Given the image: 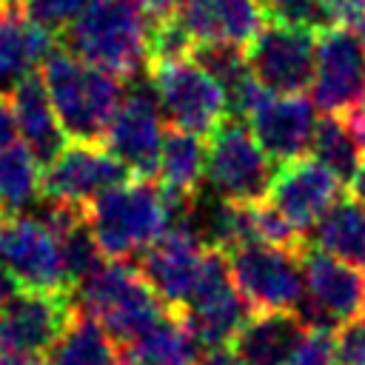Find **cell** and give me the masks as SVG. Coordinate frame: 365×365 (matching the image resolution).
I'll return each instance as SVG.
<instances>
[{"instance_id": "6da1fadb", "label": "cell", "mask_w": 365, "mask_h": 365, "mask_svg": "<svg viewBox=\"0 0 365 365\" xmlns=\"http://www.w3.org/2000/svg\"><path fill=\"white\" fill-rule=\"evenodd\" d=\"M151 17L134 0H88L60 31V43L74 57L131 80L148 57Z\"/></svg>"}, {"instance_id": "7a4b0ae2", "label": "cell", "mask_w": 365, "mask_h": 365, "mask_svg": "<svg viewBox=\"0 0 365 365\" xmlns=\"http://www.w3.org/2000/svg\"><path fill=\"white\" fill-rule=\"evenodd\" d=\"M43 83L51 108L68 140H103L120 100L123 80L74 57L66 48H54L43 60Z\"/></svg>"}, {"instance_id": "3957f363", "label": "cell", "mask_w": 365, "mask_h": 365, "mask_svg": "<svg viewBox=\"0 0 365 365\" xmlns=\"http://www.w3.org/2000/svg\"><path fill=\"white\" fill-rule=\"evenodd\" d=\"M86 214L103 254L114 259L140 254L174 222L171 202L151 177H131L97 194Z\"/></svg>"}, {"instance_id": "277c9868", "label": "cell", "mask_w": 365, "mask_h": 365, "mask_svg": "<svg viewBox=\"0 0 365 365\" xmlns=\"http://www.w3.org/2000/svg\"><path fill=\"white\" fill-rule=\"evenodd\" d=\"M80 305L117 345L145 334L168 308L134 262L114 257L80 282Z\"/></svg>"}, {"instance_id": "5b68a950", "label": "cell", "mask_w": 365, "mask_h": 365, "mask_svg": "<svg viewBox=\"0 0 365 365\" xmlns=\"http://www.w3.org/2000/svg\"><path fill=\"white\" fill-rule=\"evenodd\" d=\"M274 171L277 168L271 157L259 148V143L254 140L242 117L228 114L208 134L205 180L220 197L237 200V202L262 200Z\"/></svg>"}, {"instance_id": "8992f818", "label": "cell", "mask_w": 365, "mask_h": 365, "mask_svg": "<svg viewBox=\"0 0 365 365\" xmlns=\"http://www.w3.org/2000/svg\"><path fill=\"white\" fill-rule=\"evenodd\" d=\"M145 71L151 77V88L160 100V108L171 120V125L205 137L222 117H228L225 88L197 60L182 57L148 63Z\"/></svg>"}, {"instance_id": "52a82bcc", "label": "cell", "mask_w": 365, "mask_h": 365, "mask_svg": "<svg viewBox=\"0 0 365 365\" xmlns=\"http://www.w3.org/2000/svg\"><path fill=\"white\" fill-rule=\"evenodd\" d=\"M188 331L194 334L197 345L205 351L214 348H231L237 331L242 322L251 317L248 302L237 291L231 271H228V257L220 248L205 251L200 277L194 282L191 297L180 308Z\"/></svg>"}, {"instance_id": "ba28073f", "label": "cell", "mask_w": 365, "mask_h": 365, "mask_svg": "<svg viewBox=\"0 0 365 365\" xmlns=\"http://www.w3.org/2000/svg\"><path fill=\"white\" fill-rule=\"evenodd\" d=\"M302 302L297 314L308 328L336 331L365 311V274L339 257H331L311 242L299 254Z\"/></svg>"}, {"instance_id": "9c48e42d", "label": "cell", "mask_w": 365, "mask_h": 365, "mask_svg": "<svg viewBox=\"0 0 365 365\" xmlns=\"http://www.w3.org/2000/svg\"><path fill=\"white\" fill-rule=\"evenodd\" d=\"M302 251L245 242L231 251L228 271L251 311H297L302 302Z\"/></svg>"}, {"instance_id": "30bf717a", "label": "cell", "mask_w": 365, "mask_h": 365, "mask_svg": "<svg viewBox=\"0 0 365 365\" xmlns=\"http://www.w3.org/2000/svg\"><path fill=\"white\" fill-rule=\"evenodd\" d=\"M125 180H131V171L103 143L71 140L40 168V194L48 202L88 205L97 194Z\"/></svg>"}, {"instance_id": "8fae6325", "label": "cell", "mask_w": 365, "mask_h": 365, "mask_svg": "<svg viewBox=\"0 0 365 365\" xmlns=\"http://www.w3.org/2000/svg\"><path fill=\"white\" fill-rule=\"evenodd\" d=\"M311 97L322 114L345 117L365 97V48L351 29L328 26L317 31Z\"/></svg>"}, {"instance_id": "7c38bea8", "label": "cell", "mask_w": 365, "mask_h": 365, "mask_svg": "<svg viewBox=\"0 0 365 365\" xmlns=\"http://www.w3.org/2000/svg\"><path fill=\"white\" fill-rule=\"evenodd\" d=\"M0 265L23 288L66 294L74 291L63 271L60 245L43 220L0 214Z\"/></svg>"}, {"instance_id": "4fadbf2b", "label": "cell", "mask_w": 365, "mask_h": 365, "mask_svg": "<svg viewBox=\"0 0 365 365\" xmlns=\"http://www.w3.org/2000/svg\"><path fill=\"white\" fill-rule=\"evenodd\" d=\"M71 314L74 305L66 291L20 288L0 305V354H48Z\"/></svg>"}, {"instance_id": "5bb4252c", "label": "cell", "mask_w": 365, "mask_h": 365, "mask_svg": "<svg viewBox=\"0 0 365 365\" xmlns=\"http://www.w3.org/2000/svg\"><path fill=\"white\" fill-rule=\"evenodd\" d=\"M317 34L288 26H262L245 46V63L257 83L277 94H302L314 77Z\"/></svg>"}, {"instance_id": "9a60e30c", "label": "cell", "mask_w": 365, "mask_h": 365, "mask_svg": "<svg viewBox=\"0 0 365 365\" xmlns=\"http://www.w3.org/2000/svg\"><path fill=\"white\" fill-rule=\"evenodd\" d=\"M208 245L188 220L171 222L148 248L137 254V268L168 308H182L194 291Z\"/></svg>"}, {"instance_id": "2e32d148", "label": "cell", "mask_w": 365, "mask_h": 365, "mask_svg": "<svg viewBox=\"0 0 365 365\" xmlns=\"http://www.w3.org/2000/svg\"><path fill=\"white\" fill-rule=\"evenodd\" d=\"M342 180L331 168H325L317 157H297L291 163H279L265 200L285 217L294 231L305 234L336 202Z\"/></svg>"}, {"instance_id": "e0dca14e", "label": "cell", "mask_w": 365, "mask_h": 365, "mask_svg": "<svg viewBox=\"0 0 365 365\" xmlns=\"http://www.w3.org/2000/svg\"><path fill=\"white\" fill-rule=\"evenodd\" d=\"M163 131L165 128L154 97L143 88H131L123 94L100 143L131 171V177H157Z\"/></svg>"}, {"instance_id": "ac0fdd59", "label": "cell", "mask_w": 365, "mask_h": 365, "mask_svg": "<svg viewBox=\"0 0 365 365\" xmlns=\"http://www.w3.org/2000/svg\"><path fill=\"white\" fill-rule=\"evenodd\" d=\"M242 120H248L254 140L274 163H291L302 157L311 148L317 128L311 100L302 94H277L271 88H262Z\"/></svg>"}, {"instance_id": "d6986e66", "label": "cell", "mask_w": 365, "mask_h": 365, "mask_svg": "<svg viewBox=\"0 0 365 365\" xmlns=\"http://www.w3.org/2000/svg\"><path fill=\"white\" fill-rule=\"evenodd\" d=\"M160 191L171 202L174 222L185 220L194 200L200 197L202 180H205V143L200 134H191L185 128L168 125L163 131V145H160Z\"/></svg>"}, {"instance_id": "ffe728a7", "label": "cell", "mask_w": 365, "mask_h": 365, "mask_svg": "<svg viewBox=\"0 0 365 365\" xmlns=\"http://www.w3.org/2000/svg\"><path fill=\"white\" fill-rule=\"evenodd\" d=\"M197 43H234L245 48L262 29L259 0H182L174 11Z\"/></svg>"}, {"instance_id": "44dd1931", "label": "cell", "mask_w": 365, "mask_h": 365, "mask_svg": "<svg viewBox=\"0 0 365 365\" xmlns=\"http://www.w3.org/2000/svg\"><path fill=\"white\" fill-rule=\"evenodd\" d=\"M9 97H11L17 131L23 134L26 148L34 154V160L43 168L66 145V131H63V125L51 108L43 77L34 68L23 71L14 80V88L9 91Z\"/></svg>"}, {"instance_id": "7402d4cb", "label": "cell", "mask_w": 365, "mask_h": 365, "mask_svg": "<svg viewBox=\"0 0 365 365\" xmlns=\"http://www.w3.org/2000/svg\"><path fill=\"white\" fill-rule=\"evenodd\" d=\"M305 328L308 325L297 311H251L231 348L248 365H285Z\"/></svg>"}, {"instance_id": "603a6c76", "label": "cell", "mask_w": 365, "mask_h": 365, "mask_svg": "<svg viewBox=\"0 0 365 365\" xmlns=\"http://www.w3.org/2000/svg\"><path fill=\"white\" fill-rule=\"evenodd\" d=\"M57 245H60V259H63V271H66V279L68 285H80L100 262H103V248L91 231V222H88V214H86V205H77V202H48L46 200V220H43Z\"/></svg>"}, {"instance_id": "cb8c5ba5", "label": "cell", "mask_w": 365, "mask_h": 365, "mask_svg": "<svg viewBox=\"0 0 365 365\" xmlns=\"http://www.w3.org/2000/svg\"><path fill=\"white\" fill-rule=\"evenodd\" d=\"M200 345L188 331L180 308H165V314L137 339L120 345L117 365H197Z\"/></svg>"}, {"instance_id": "d4e9b609", "label": "cell", "mask_w": 365, "mask_h": 365, "mask_svg": "<svg viewBox=\"0 0 365 365\" xmlns=\"http://www.w3.org/2000/svg\"><path fill=\"white\" fill-rule=\"evenodd\" d=\"M57 48V34L29 20L20 3L0 14V77H20Z\"/></svg>"}, {"instance_id": "484cf974", "label": "cell", "mask_w": 365, "mask_h": 365, "mask_svg": "<svg viewBox=\"0 0 365 365\" xmlns=\"http://www.w3.org/2000/svg\"><path fill=\"white\" fill-rule=\"evenodd\" d=\"M311 245L351 265H365V202L351 194L336 197V202L317 220Z\"/></svg>"}, {"instance_id": "4316f807", "label": "cell", "mask_w": 365, "mask_h": 365, "mask_svg": "<svg viewBox=\"0 0 365 365\" xmlns=\"http://www.w3.org/2000/svg\"><path fill=\"white\" fill-rule=\"evenodd\" d=\"M117 354L120 345L94 317L80 308H74L60 339L48 351L51 365H117Z\"/></svg>"}, {"instance_id": "83f0119b", "label": "cell", "mask_w": 365, "mask_h": 365, "mask_svg": "<svg viewBox=\"0 0 365 365\" xmlns=\"http://www.w3.org/2000/svg\"><path fill=\"white\" fill-rule=\"evenodd\" d=\"M311 154L325 165L331 168L342 182H348L354 177V171L359 168L362 157H365V148L362 143L356 140V134L351 131L348 120L345 117H336V114H325L317 128H314V137H311Z\"/></svg>"}, {"instance_id": "f1b7e54d", "label": "cell", "mask_w": 365, "mask_h": 365, "mask_svg": "<svg viewBox=\"0 0 365 365\" xmlns=\"http://www.w3.org/2000/svg\"><path fill=\"white\" fill-rule=\"evenodd\" d=\"M40 191V163L34 154L11 143L0 151V214H17Z\"/></svg>"}, {"instance_id": "f546056e", "label": "cell", "mask_w": 365, "mask_h": 365, "mask_svg": "<svg viewBox=\"0 0 365 365\" xmlns=\"http://www.w3.org/2000/svg\"><path fill=\"white\" fill-rule=\"evenodd\" d=\"M197 40L188 34V29L180 23L177 14H163V17H151L148 26V63H163V60H182L191 57Z\"/></svg>"}, {"instance_id": "4dcf8cb0", "label": "cell", "mask_w": 365, "mask_h": 365, "mask_svg": "<svg viewBox=\"0 0 365 365\" xmlns=\"http://www.w3.org/2000/svg\"><path fill=\"white\" fill-rule=\"evenodd\" d=\"M265 20L302 31H322L331 26L319 0H259Z\"/></svg>"}, {"instance_id": "1f68e13d", "label": "cell", "mask_w": 365, "mask_h": 365, "mask_svg": "<svg viewBox=\"0 0 365 365\" xmlns=\"http://www.w3.org/2000/svg\"><path fill=\"white\" fill-rule=\"evenodd\" d=\"M17 3L29 20L40 23L43 29H48L60 37V31L83 11V6L88 0H17Z\"/></svg>"}, {"instance_id": "d6a6232c", "label": "cell", "mask_w": 365, "mask_h": 365, "mask_svg": "<svg viewBox=\"0 0 365 365\" xmlns=\"http://www.w3.org/2000/svg\"><path fill=\"white\" fill-rule=\"evenodd\" d=\"M331 365H365V311L334 331Z\"/></svg>"}, {"instance_id": "836d02e7", "label": "cell", "mask_w": 365, "mask_h": 365, "mask_svg": "<svg viewBox=\"0 0 365 365\" xmlns=\"http://www.w3.org/2000/svg\"><path fill=\"white\" fill-rule=\"evenodd\" d=\"M334 362V331L305 328L299 345L285 365H331Z\"/></svg>"}, {"instance_id": "e575fe53", "label": "cell", "mask_w": 365, "mask_h": 365, "mask_svg": "<svg viewBox=\"0 0 365 365\" xmlns=\"http://www.w3.org/2000/svg\"><path fill=\"white\" fill-rule=\"evenodd\" d=\"M331 26L356 29L365 20V0H319Z\"/></svg>"}, {"instance_id": "d590c367", "label": "cell", "mask_w": 365, "mask_h": 365, "mask_svg": "<svg viewBox=\"0 0 365 365\" xmlns=\"http://www.w3.org/2000/svg\"><path fill=\"white\" fill-rule=\"evenodd\" d=\"M17 137V120H14V108H11V97L0 91V151L9 148Z\"/></svg>"}, {"instance_id": "8d00e7d4", "label": "cell", "mask_w": 365, "mask_h": 365, "mask_svg": "<svg viewBox=\"0 0 365 365\" xmlns=\"http://www.w3.org/2000/svg\"><path fill=\"white\" fill-rule=\"evenodd\" d=\"M200 365H248L234 348H214V351H208L205 356H202V362Z\"/></svg>"}, {"instance_id": "74e56055", "label": "cell", "mask_w": 365, "mask_h": 365, "mask_svg": "<svg viewBox=\"0 0 365 365\" xmlns=\"http://www.w3.org/2000/svg\"><path fill=\"white\" fill-rule=\"evenodd\" d=\"M145 14H151V17H163V14H174L177 11V6L182 3V0H134Z\"/></svg>"}, {"instance_id": "f35d334b", "label": "cell", "mask_w": 365, "mask_h": 365, "mask_svg": "<svg viewBox=\"0 0 365 365\" xmlns=\"http://www.w3.org/2000/svg\"><path fill=\"white\" fill-rule=\"evenodd\" d=\"M345 120H348V125H351V131L356 134V140L362 143V148H365V97L345 114Z\"/></svg>"}, {"instance_id": "ab89813d", "label": "cell", "mask_w": 365, "mask_h": 365, "mask_svg": "<svg viewBox=\"0 0 365 365\" xmlns=\"http://www.w3.org/2000/svg\"><path fill=\"white\" fill-rule=\"evenodd\" d=\"M348 194H351V197H356L359 202H365V157H362L359 168L354 171V177L348 180Z\"/></svg>"}, {"instance_id": "60d3db41", "label": "cell", "mask_w": 365, "mask_h": 365, "mask_svg": "<svg viewBox=\"0 0 365 365\" xmlns=\"http://www.w3.org/2000/svg\"><path fill=\"white\" fill-rule=\"evenodd\" d=\"M0 365H51L40 356H20V354H0Z\"/></svg>"}, {"instance_id": "b9f144b4", "label": "cell", "mask_w": 365, "mask_h": 365, "mask_svg": "<svg viewBox=\"0 0 365 365\" xmlns=\"http://www.w3.org/2000/svg\"><path fill=\"white\" fill-rule=\"evenodd\" d=\"M356 29H359V46H362V48H365V20H362V23H359V26H356Z\"/></svg>"}, {"instance_id": "7bdbcfd3", "label": "cell", "mask_w": 365, "mask_h": 365, "mask_svg": "<svg viewBox=\"0 0 365 365\" xmlns=\"http://www.w3.org/2000/svg\"><path fill=\"white\" fill-rule=\"evenodd\" d=\"M14 3H17V0H0V14H3L9 6H14Z\"/></svg>"}]
</instances>
